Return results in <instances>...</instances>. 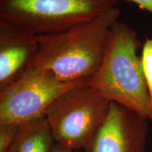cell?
I'll return each mask as SVG.
<instances>
[{
  "label": "cell",
  "instance_id": "obj_10",
  "mask_svg": "<svg viewBox=\"0 0 152 152\" xmlns=\"http://www.w3.org/2000/svg\"><path fill=\"white\" fill-rule=\"evenodd\" d=\"M21 124L9 123L0 124V152H7L15 140Z\"/></svg>",
  "mask_w": 152,
  "mask_h": 152
},
{
  "label": "cell",
  "instance_id": "obj_12",
  "mask_svg": "<svg viewBox=\"0 0 152 152\" xmlns=\"http://www.w3.org/2000/svg\"><path fill=\"white\" fill-rule=\"evenodd\" d=\"M51 152H79L77 150H73L67 148L64 146L61 145L59 144L55 143Z\"/></svg>",
  "mask_w": 152,
  "mask_h": 152
},
{
  "label": "cell",
  "instance_id": "obj_5",
  "mask_svg": "<svg viewBox=\"0 0 152 152\" xmlns=\"http://www.w3.org/2000/svg\"><path fill=\"white\" fill-rule=\"evenodd\" d=\"M83 83H87L64 82L51 72L29 67L18 80L0 92V124H23L45 117L57 97Z\"/></svg>",
  "mask_w": 152,
  "mask_h": 152
},
{
  "label": "cell",
  "instance_id": "obj_13",
  "mask_svg": "<svg viewBox=\"0 0 152 152\" xmlns=\"http://www.w3.org/2000/svg\"><path fill=\"white\" fill-rule=\"evenodd\" d=\"M151 152H152V151H151Z\"/></svg>",
  "mask_w": 152,
  "mask_h": 152
},
{
  "label": "cell",
  "instance_id": "obj_2",
  "mask_svg": "<svg viewBox=\"0 0 152 152\" xmlns=\"http://www.w3.org/2000/svg\"><path fill=\"white\" fill-rule=\"evenodd\" d=\"M141 41L134 28L118 20L112 26L99 68L87 83L110 102L132 110L152 122V109L141 56Z\"/></svg>",
  "mask_w": 152,
  "mask_h": 152
},
{
  "label": "cell",
  "instance_id": "obj_6",
  "mask_svg": "<svg viewBox=\"0 0 152 152\" xmlns=\"http://www.w3.org/2000/svg\"><path fill=\"white\" fill-rule=\"evenodd\" d=\"M149 120L111 102L106 119L87 152H144Z\"/></svg>",
  "mask_w": 152,
  "mask_h": 152
},
{
  "label": "cell",
  "instance_id": "obj_9",
  "mask_svg": "<svg viewBox=\"0 0 152 152\" xmlns=\"http://www.w3.org/2000/svg\"><path fill=\"white\" fill-rule=\"evenodd\" d=\"M141 61L152 109V37L146 38L142 48Z\"/></svg>",
  "mask_w": 152,
  "mask_h": 152
},
{
  "label": "cell",
  "instance_id": "obj_4",
  "mask_svg": "<svg viewBox=\"0 0 152 152\" xmlns=\"http://www.w3.org/2000/svg\"><path fill=\"white\" fill-rule=\"evenodd\" d=\"M119 0H0V20L37 35L58 33L117 7Z\"/></svg>",
  "mask_w": 152,
  "mask_h": 152
},
{
  "label": "cell",
  "instance_id": "obj_7",
  "mask_svg": "<svg viewBox=\"0 0 152 152\" xmlns=\"http://www.w3.org/2000/svg\"><path fill=\"white\" fill-rule=\"evenodd\" d=\"M38 35L0 20V92L20 78L39 51Z\"/></svg>",
  "mask_w": 152,
  "mask_h": 152
},
{
  "label": "cell",
  "instance_id": "obj_11",
  "mask_svg": "<svg viewBox=\"0 0 152 152\" xmlns=\"http://www.w3.org/2000/svg\"><path fill=\"white\" fill-rule=\"evenodd\" d=\"M135 4L142 10H145L152 14V0H124Z\"/></svg>",
  "mask_w": 152,
  "mask_h": 152
},
{
  "label": "cell",
  "instance_id": "obj_3",
  "mask_svg": "<svg viewBox=\"0 0 152 152\" xmlns=\"http://www.w3.org/2000/svg\"><path fill=\"white\" fill-rule=\"evenodd\" d=\"M111 102L87 83L72 87L47 108L45 117L56 143L87 152L109 113Z\"/></svg>",
  "mask_w": 152,
  "mask_h": 152
},
{
  "label": "cell",
  "instance_id": "obj_8",
  "mask_svg": "<svg viewBox=\"0 0 152 152\" xmlns=\"http://www.w3.org/2000/svg\"><path fill=\"white\" fill-rule=\"evenodd\" d=\"M56 143L45 117L23 123L7 152H51Z\"/></svg>",
  "mask_w": 152,
  "mask_h": 152
},
{
  "label": "cell",
  "instance_id": "obj_1",
  "mask_svg": "<svg viewBox=\"0 0 152 152\" xmlns=\"http://www.w3.org/2000/svg\"><path fill=\"white\" fill-rule=\"evenodd\" d=\"M120 16L115 7L66 30L38 35L39 51L29 67L51 72L64 82L87 83L102 64Z\"/></svg>",
  "mask_w": 152,
  "mask_h": 152
}]
</instances>
